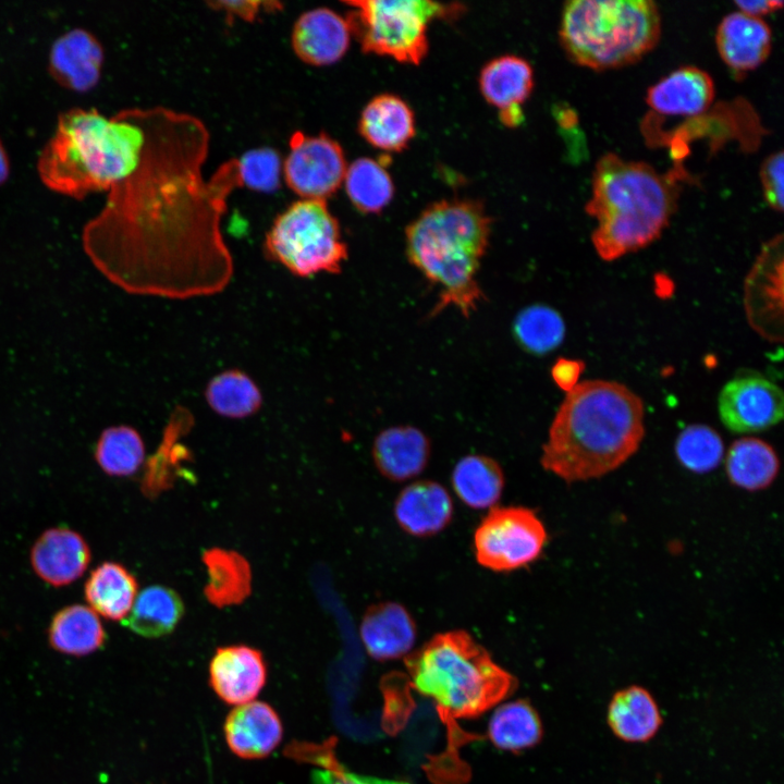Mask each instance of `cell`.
Masks as SVG:
<instances>
[{"label":"cell","mask_w":784,"mask_h":784,"mask_svg":"<svg viewBox=\"0 0 784 784\" xmlns=\"http://www.w3.org/2000/svg\"><path fill=\"white\" fill-rule=\"evenodd\" d=\"M133 112L144 133L139 160L84 226L85 252L132 294L187 299L220 293L234 270L221 220L229 195L242 186L237 159L206 180L204 122L164 107Z\"/></svg>","instance_id":"cell-1"},{"label":"cell","mask_w":784,"mask_h":784,"mask_svg":"<svg viewBox=\"0 0 784 784\" xmlns=\"http://www.w3.org/2000/svg\"><path fill=\"white\" fill-rule=\"evenodd\" d=\"M644 437L638 394L616 381H579L553 417L540 464L567 483L599 478L629 460Z\"/></svg>","instance_id":"cell-2"},{"label":"cell","mask_w":784,"mask_h":784,"mask_svg":"<svg viewBox=\"0 0 784 784\" xmlns=\"http://www.w3.org/2000/svg\"><path fill=\"white\" fill-rule=\"evenodd\" d=\"M143 143L133 108L111 117L97 108H71L58 115L36 170L48 188L79 199L108 192L126 177L139 160Z\"/></svg>","instance_id":"cell-3"},{"label":"cell","mask_w":784,"mask_h":784,"mask_svg":"<svg viewBox=\"0 0 784 784\" xmlns=\"http://www.w3.org/2000/svg\"><path fill=\"white\" fill-rule=\"evenodd\" d=\"M678 188L671 174L644 161L607 152L596 162L585 211L597 221L591 242L613 261L657 241L676 210Z\"/></svg>","instance_id":"cell-4"},{"label":"cell","mask_w":784,"mask_h":784,"mask_svg":"<svg viewBox=\"0 0 784 784\" xmlns=\"http://www.w3.org/2000/svg\"><path fill=\"white\" fill-rule=\"evenodd\" d=\"M490 234L491 218L471 199L433 203L406 228L409 262L440 290L432 315L448 306L465 317L476 310L483 299L477 273Z\"/></svg>","instance_id":"cell-5"},{"label":"cell","mask_w":784,"mask_h":784,"mask_svg":"<svg viewBox=\"0 0 784 784\" xmlns=\"http://www.w3.org/2000/svg\"><path fill=\"white\" fill-rule=\"evenodd\" d=\"M405 661L414 687L457 718L481 714L514 685L488 651L461 629L434 635Z\"/></svg>","instance_id":"cell-6"},{"label":"cell","mask_w":784,"mask_h":784,"mask_svg":"<svg viewBox=\"0 0 784 784\" xmlns=\"http://www.w3.org/2000/svg\"><path fill=\"white\" fill-rule=\"evenodd\" d=\"M661 15L651 0H572L559 38L575 64L604 71L639 61L659 42Z\"/></svg>","instance_id":"cell-7"},{"label":"cell","mask_w":784,"mask_h":784,"mask_svg":"<svg viewBox=\"0 0 784 784\" xmlns=\"http://www.w3.org/2000/svg\"><path fill=\"white\" fill-rule=\"evenodd\" d=\"M346 21L364 52L418 65L427 56L428 25L437 19H453L464 10L457 3L421 0L344 1Z\"/></svg>","instance_id":"cell-8"},{"label":"cell","mask_w":784,"mask_h":784,"mask_svg":"<svg viewBox=\"0 0 784 784\" xmlns=\"http://www.w3.org/2000/svg\"><path fill=\"white\" fill-rule=\"evenodd\" d=\"M266 257L292 274H338L348 257L338 219L326 200L293 203L273 221L264 243Z\"/></svg>","instance_id":"cell-9"},{"label":"cell","mask_w":784,"mask_h":784,"mask_svg":"<svg viewBox=\"0 0 784 784\" xmlns=\"http://www.w3.org/2000/svg\"><path fill=\"white\" fill-rule=\"evenodd\" d=\"M548 535L535 512L524 506H494L474 534L478 564L493 572H512L535 562Z\"/></svg>","instance_id":"cell-10"},{"label":"cell","mask_w":784,"mask_h":784,"mask_svg":"<svg viewBox=\"0 0 784 784\" xmlns=\"http://www.w3.org/2000/svg\"><path fill=\"white\" fill-rule=\"evenodd\" d=\"M282 175L303 199L326 200L343 184L347 169L341 145L324 133L316 136L301 131L292 134Z\"/></svg>","instance_id":"cell-11"},{"label":"cell","mask_w":784,"mask_h":784,"mask_svg":"<svg viewBox=\"0 0 784 784\" xmlns=\"http://www.w3.org/2000/svg\"><path fill=\"white\" fill-rule=\"evenodd\" d=\"M783 235L765 243L744 284V307L748 323L763 339H783Z\"/></svg>","instance_id":"cell-12"},{"label":"cell","mask_w":784,"mask_h":784,"mask_svg":"<svg viewBox=\"0 0 784 784\" xmlns=\"http://www.w3.org/2000/svg\"><path fill=\"white\" fill-rule=\"evenodd\" d=\"M718 409L722 424L733 432L763 431L783 418V391L761 376L735 377L720 391Z\"/></svg>","instance_id":"cell-13"},{"label":"cell","mask_w":784,"mask_h":784,"mask_svg":"<svg viewBox=\"0 0 784 784\" xmlns=\"http://www.w3.org/2000/svg\"><path fill=\"white\" fill-rule=\"evenodd\" d=\"M103 60V47L95 34L73 27L53 40L48 54V71L62 87L83 93L99 82Z\"/></svg>","instance_id":"cell-14"},{"label":"cell","mask_w":784,"mask_h":784,"mask_svg":"<svg viewBox=\"0 0 784 784\" xmlns=\"http://www.w3.org/2000/svg\"><path fill=\"white\" fill-rule=\"evenodd\" d=\"M267 679L261 651L246 645L220 647L209 664V683L224 702L240 706L254 701Z\"/></svg>","instance_id":"cell-15"},{"label":"cell","mask_w":784,"mask_h":784,"mask_svg":"<svg viewBox=\"0 0 784 784\" xmlns=\"http://www.w3.org/2000/svg\"><path fill=\"white\" fill-rule=\"evenodd\" d=\"M479 88L486 101L499 110L501 122L515 127L524 120L523 105L534 89V70L517 56L494 58L481 69Z\"/></svg>","instance_id":"cell-16"},{"label":"cell","mask_w":784,"mask_h":784,"mask_svg":"<svg viewBox=\"0 0 784 784\" xmlns=\"http://www.w3.org/2000/svg\"><path fill=\"white\" fill-rule=\"evenodd\" d=\"M29 556L39 578L53 587H62L85 573L91 552L78 532L66 527H53L37 538Z\"/></svg>","instance_id":"cell-17"},{"label":"cell","mask_w":784,"mask_h":784,"mask_svg":"<svg viewBox=\"0 0 784 784\" xmlns=\"http://www.w3.org/2000/svg\"><path fill=\"white\" fill-rule=\"evenodd\" d=\"M352 33L345 17L328 8L304 12L292 30V47L305 63L324 66L340 61L346 53Z\"/></svg>","instance_id":"cell-18"},{"label":"cell","mask_w":784,"mask_h":784,"mask_svg":"<svg viewBox=\"0 0 784 784\" xmlns=\"http://www.w3.org/2000/svg\"><path fill=\"white\" fill-rule=\"evenodd\" d=\"M226 744L242 759L268 757L281 743L283 726L275 710L264 701L233 708L223 725Z\"/></svg>","instance_id":"cell-19"},{"label":"cell","mask_w":784,"mask_h":784,"mask_svg":"<svg viewBox=\"0 0 784 784\" xmlns=\"http://www.w3.org/2000/svg\"><path fill=\"white\" fill-rule=\"evenodd\" d=\"M722 61L737 74L759 68L770 56L772 32L761 19L736 11L725 15L715 32Z\"/></svg>","instance_id":"cell-20"},{"label":"cell","mask_w":784,"mask_h":784,"mask_svg":"<svg viewBox=\"0 0 784 784\" xmlns=\"http://www.w3.org/2000/svg\"><path fill=\"white\" fill-rule=\"evenodd\" d=\"M715 97L710 74L697 66H681L654 85L646 95L649 108L659 114L695 117L705 113Z\"/></svg>","instance_id":"cell-21"},{"label":"cell","mask_w":784,"mask_h":784,"mask_svg":"<svg viewBox=\"0 0 784 784\" xmlns=\"http://www.w3.org/2000/svg\"><path fill=\"white\" fill-rule=\"evenodd\" d=\"M454 505L449 491L433 480H417L405 487L394 502V517L406 534L430 537L452 520Z\"/></svg>","instance_id":"cell-22"},{"label":"cell","mask_w":784,"mask_h":784,"mask_svg":"<svg viewBox=\"0 0 784 784\" xmlns=\"http://www.w3.org/2000/svg\"><path fill=\"white\" fill-rule=\"evenodd\" d=\"M367 653L388 661L408 656L416 641V624L409 612L397 602L370 605L359 625Z\"/></svg>","instance_id":"cell-23"},{"label":"cell","mask_w":784,"mask_h":784,"mask_svg":"<svg viewBox=\"0 0 784 784\" xmlns=\"http://www.w3.org/2000/svg\"><path fill=\"white\" fill-rule=\"evenodd\" d=\"M430 457V441L413 426H396L382 430L375 439L372 458L380 474L401 482L417 477Z\"/></svg>","instance_id":"cell-24"},{"label":"cell","mask_w":784,"mask_h":784,"mask_svg":"<svg viewBox=\"0 0 784 784\" xmlns=\"http://www.w3.org/2000/svg\"><path fill=\"white\" fill-rule=\"evenodd\" d=\"M358 131L372 147L387 152H400L415 135L414 112L401 97L381 94L363 109Z\"/></svg>","instance_id":"cell-25"},{"label":"cell","mask_w":784,"mask_h":784,"mask_svg":"<svg viewBox=\"0 0 784 784\" xmlns=\"http://www.w3.org/2000/svg\"><path fill=\"white\" fill-rule=\"evenodd\" d=\"M607 721L612 733L626 743H646L662 725L659 706L645 687L632 685L617 690L608 706Z\"/></svg>","instance_id":"cell-26"},{"label":"cell","mask_w":784,"mask_h":784,"mask_svg":"<svg viewBox=\"0 0 784 784\" xmlns=\"http://www.w3.org/2000/svg\"><path fill=\"white\" fill-rule=\"evenodd\" d=\"M193 424V415L187 408L177 406L172 412L160 445L145 466L140 488L147 498H155L171 488L181 470V463L189 460V451L180 439L191 430Z\"/></svg>","instance_id":"cell-27"},{"label":"cell","mask_w":784,"mask_h":784,"mask_svg":"<svg viewBox=\"0 0 784 784\" xmlns=\"http://www.w3.org/2000/svg\"><path fill=\"white\" fill-rule=\"evenodd\" d=\"M138 584L122 564L103 562L91 571L84 586L89 608L110 621H122L136 599Z\"/></svg>","instance_id":"cell-28"},{"label":"cell","mask_w":784,"mask_h":784,"mask_svg":"<svg viewBox=\"0 0 784 784\" xmlns=\"http://www.w3.org/2000/svg\"><path fill=\"white\" fill-rule=\"evenodd\" d=\"M201 560L208 572L204 588L207 600L217 608L242 603L252 592V569L238 552L211 548Z\"/></svg>","instance_id":"cell-29"},{"label":"cell","mask_w":784,"mask_h":784,"mask_svg":"<svg viewBox=\"0 0 784 784\" xmlns=\"http://www.w3.org/2000/svg\"><path fill=\"white\" fill-rule=\"evenodd\" d=\"M106 633L96 614L83 604L68 605L58 611L48 628V641L58 652L83 657L100 649Z\"/></svg>","instance_id":"cell-30"},{"label":"cell","mask_w":784,"mask_h":784,"mask_svg":"<svg viewBox=\"0 0 784 784\" xmlns=\"http://www.w3.org/2000/svg\"><path fill=\"white\" fill-rule=\"evenodd\" d=\"M725 469L730 481L742 489L758 491L768 488L776 478L780 461L774 449L755 437L735 440L730 446Z\"/></svg>","instance_id":"cell-31"},{"label":"cell","mask_w":784,"mask_h":784,"mask_svg":"<svg viewBox=\"0 0 784 784\" xmlns=\"http://www.w3.org/2000/svg\"><path fill=\"white\" fill-rule=\"evenodd\" d=\"M451 481L458 499L476 510L494 507L504 488L502 467L486 455L462 457L454 466Z\"/></svg>","instance_id":"cell-32"},{"label":"cell","mask_w":784,"mask_h":784,"mask_svg":"<svg viewBox=\"0 0 784 784\" xmlns=\"http://www.w3.org/2000/svg\"><path fill=\"white\" fill-rule=\"evenodd\" d=\"M184 614L179 593L168 587L154 585L135 599L124 625L146 638H158L173 632Z\"/></svg>","instance_id":"cell-33"},{"label":"cell","mask_w":784,"mask_h":784,"mask_svg":"<svg viewBox=\"0 0 784 784\" xmlns=\"http://www.w3.org/2000/svg\"><path fill=\"white\" fill-rule=\"evenodd\" d=\"M491 743L502 750L519 751L537 745L542 737V724L537 711L524 700L499 705L488 723Z\"/></svg>","instance_id":"cell-34"},{"label":"cell","mask_w":784,"mask_h":784,"mask_svg":"<svg viewBox=\"0 0 784 784\" xmlns=\"http://www.w3.org/2000/svg\"><path fill=\"white\" fill-rule=\"evenodd\" d=\"M205 399L216 414L231 419L255 415L262 406L260 389L240 369H228L212 377L205 389Z\"/></svg>","instance_id":"cell-35"},{"label":"cell","mask_w":784,"mask_h":784,"mask_svg":"<svg viewBox=\"0 0 784 784\" xmlns=\"http://www.w3.org/2000/svg\"><path fill=\"white\" fill-rule=\"evenodd\" d=\"M343 183L351 203L364 213L382 211L394 195V184L383 162L367 157L347 167Z\"/></svg>","instance_id":"cell-36"},{"label":"cell","mask_w":784,"mask_h":784,"mask_svg":"<svg viewBox=\"0 0 784 784\" xmlns=\"http://www.w3.org/2000/svg\"><path fill=\"white\" fill-rule=\"evenodd\" d=\"M144 458V441L138 431L128 426H114L103 430L95 449L97 464L110 476L135 474Z\"/></svg>","instance_id":"cell-37"},{"label":"cell","mask_w":784,"mask_h":784,"mask_svg":"<svg viewBox=\"0 0 784 784\" xmlns=\"http://www.w3.org/2000/svg\"><path fill=\"white\" fill-rule=\"evenodd\" d=\"M566 327L561 314L547 305L523 309L514 321V334L520 346L535 355L555 350L564 340Z\"/></svg>","instance_id":"cell-38"},{"label":"cell","mask_w":784,"mask_h":784,"mask_svg":"<svg viewBox=\"0 0 784 784\" xmlns=\"http://www.w3.org/2000/svg\"><path fill=\"white\" fill-rule=\"evenodd\" d=\"M675 455L688 470L705 474L722 462L724 444L720 434L707 425H689L676 438Z\"/></svg>","instance_id":"cell-39"},{"label":"cell","mask_w":784,"mask_h":784,"mask_svg":"<svg viewBox=\"0 0 784 784\" xmlns=\"http://www.w3.org/2000/svg\"><path fill=\"white\" fill-rule=\"evenodd\" d=\"M236 159L242 186L262 193H272L279 188L283 162L274 149H250Z\"/></svg>","instance_id":"cell-40"},{"label":"cell","mask_w":784,"mask_h":784,"mask_svg":"<svg viewBox=\"0 0 784 784\" xmlns=\"http://www.w3.org/2000/svg\"><path fill=\"white\" fill-rule=\"evenodd\" d=\"M783 168L784 155L782 150L768 156L760 168V181L764 200L771 209L779 212L783 210Z\"/></svg>","instance_id":"cell-41"},{"label":"cell","mask_w":784,"mask_h":784,"mask_svg":"<svg viewBox=\"0 0 784 784\" xmlns=\"http://www.w3.org/2000/svg\"><path fill=\"white\" fill-rule=\"evenodd\" d=\"M314 757L318 758V763L323 767L321 770L314 771V784H409L408 782L400 780L381 779L347 772L338 767L332 759H330V756L318 755Z\"/></svg>","instance_id":"cell-42"},{"label":"cell","mask_w":784,"mask_h":784,"mask_svg":"<svg viewBox=\"0 0 784 784\" xmlns=\"http://www.w3.org/2000/svg\"><path fill=\"white\" fill-rule=\"evenodd\" d=\"M212 9L223 12L228 19L237 17L244 21H254L262 11L271 12L281 9L275 1H212L208 2Z\"/></svg>","instance_id":"cell-43"},{"label":"cell","mask_w":784,"mask_h":784,"mask_svg":"<svg viewBox=\"0 0 784 784\" xmlns=\"http://www.w3.org/2000/svg\"><path fill=\"white\" fill-rule=\"evenodd\" d=\"M584 369L585 363L583 360L561 357L553 364L551 377L554 383L567 393L579 383Z\"/></svg>","instance_id":"cell-44"},{"label":"cell","mask_w":784,"mask_h":784,"mask_svg":"<svg viewBox=\"0 0 784 784\" xmlns=\"http://www.w3.org/2000/svg\"><path fill=\"white\" fill-rule=\"evenodd\" d=\"M734 3L739 9V12L756 17H761L765 14L782 9L783 7V2L777 0L735 1Z\"/></svg>","instance_id":"cell-45"},{"label":"cell","mask_w":784,"mask_h":784,"mask_svg":"<svg viewBox=\"0 0 784 784\" xmlns=\"http://www.w3.org/2000/svg\"><path fill=\"white\" fill-rule=\"evenodd\" d=\"M11 164L5 146L0 138V185L3 184L10 175Z\"/></svg>","instance_id":"cell-46"}]
</instances>
